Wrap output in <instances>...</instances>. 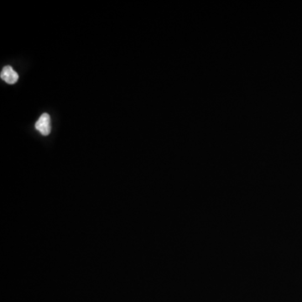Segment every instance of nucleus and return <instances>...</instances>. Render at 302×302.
Instances as JSON below:
<instances>
[{
  "instance_id": "1",
  "label": "nucleus",
  "mask_w": 302,
  "mask_h": 302,
  "mask_svg": "<svg viewBox=\"0 0 302 302\" xmlns=\"http://www.w3.org/2000/svg\"><path fill=\"white\" fill-rule=\"evenodd\" d=\"M35 129L44 136L49 135L51 130L50 115L48 114H43L41 115L38 121L35 123Z\"/></svg>"
},
{
  "instance_id": "2",
  "label": "nucleus",
  "mask_w": 302,
  "mask_h": 302,
  "mask_svg": "<svg viewBox=\"0 0 302 302\" xmlns=\"http://www.w3.org/2000/svg\"><path fill=\"white\" fill-rule=\"evenodd\" d=\"M1 78L9 84H15L19 80V75L10 66H6L1 71Z\"/></svg>"
}]
</instances>
